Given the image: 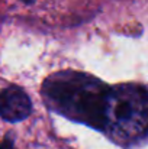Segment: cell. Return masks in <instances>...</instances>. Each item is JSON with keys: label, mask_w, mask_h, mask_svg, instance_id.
I'll return each instance as SVG.
<instances>
[{"label": "cell", "mask_w": 148, "mask_h": 149, "mask_svg": "<svg viewBox=\"0 0 148 149\" xmlns=\"http://www.w3.org/2000/svg\"><path fill=\"white\" fill-rule=\"evenodd\" d=\"M109 87L84 72L62 71L42 86L45 104L54 111L102 130L103 107Z\"/></svg>", "instance_id": "cell-1"}, {"label": "cell", "mask_w": 148, "mask_h": 149, "mask_svg": "<svg viewBox=\"0 0 148 149\" xmlns=\"http://www.w3.org/2000/svg\"><path fill=\"white\" fill-rule=\"evenodd\" d=\"M102 130L115 143L132 146L148 138V88L138 84L109 87Z\"/></svg>", "instance_id": "cell-2"}, {"label": "cell", "mask_w": 148, "mask_h": 149, "mask_svg": "<svg viewBox=\"0 0 148 149\" xmlns=\"http://www.w3.org/2000/svg\"><path fill=\"white\" fill-rule=\"evenodd\" d=\"M32 111L29 96L18 86L7 87L0 91V117L6 122H20Z\"/></svg>", "instance_id": "cell-3"}, {"label": "cell", "mask_w": 148, "mask_h": 149, "mask_svg": "<svg viewBox=\"0 0 148 149\" xmlns=\"http://www.w3.org/2000/svg\"><path fill=\"white\" fill-rule=\"evenodd\" d=\"M0 149H15L13 148V142L10 139H4L3 143L0 145Z\"/></svg>", "instance_id": "cell-4"}, {"label": "cell", "mask_w": 148, "mask_h": 149, "mask_svg": "<svg viewBox=\"0 0 148 149\" xmlns=\"http://www.w3.org/2000/svg\"><path fill=\"white\" fill-rule=\"evenodd\" d=\"M23 1H26V3H31V1H34V0H23Z\"/></svg>", "instance_id": "cell-5"}]
</instances>
